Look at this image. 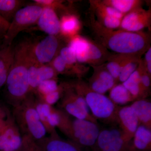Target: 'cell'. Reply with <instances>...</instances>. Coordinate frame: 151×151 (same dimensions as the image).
Masks as SVG:
<instances>
[{
    "label": "cell",
    "instance_id": "obj_37",
    "mask_svg": "<svg viewBox=\"0 0 151 151\" xmlns=\"http://www.w3.org/2000/svg\"><path fill=\"white\" fill-rule=\"evenodd\" d=\"M12 112L5 105L0 103V131L5 126Z\"/></svg>",
    "mask_w": 151,
    "mask_h": 151
},
{
    "label": "cell",
    "instance_id": "obj_7",
    "mask_svg": "<svg viewBox=\"0 0 151 151\" xmlns=\"http://www.w3.org/2000/svg\"><path fill=\"white\" fill-rule=\"evenodd\" d=\"M100 131L97 123L89 120L71 119L65 135L80 147L91 150L96 142Z\"/></svg>",
    "mask_w": 151,
    "mask_h": 151
},
{
    "label": "cell",
    "instance_id": "obj_18",
    "mask_svg": "<svg viewBox=\"0 0 151 151\" xmlns=\"http://www.w3.org/2000/svg\"><path fill=\"white\" fill-rule=\"evenodd\" d=\"M14 53L15 47L12 44L3 46L0 50V88L6 84Z\"/></svg>",
    "mask_w": 151,
    "mask_h": 151
},
{
    "label": "cell",
    "instance_id": "obj_24",
    "mask_svg": "<svg viewBox=\"0 0 151 151\" xmlns=\"http://www.w3.org/2000/svg\"><path fill=\"white\" fill-rule=\"evenodd\" d=\"M80 25L79 20L76 16L65 15L60 20V32L72 37L79 30Z\"/></svg>",
    "mask_w": 151,
    "mask_h": 151
},
{
    "label": "cell",
    "instance_id": "obj_21",
    "mask_svg": "<svg viewBox=\"0 0 151 151\" xmlns=\"http://www.w3.org/2000/svg\"><path fill=\"white\" fill-rule=\"evenodd\" d=\"M68 47L73 51L79 63H87L90 42L78 35L71 37Z\"/></svg>",
    "mask_w": 151,
    "mask_h": 151
},
{
    "label": "cell",
    "instance_id": "obj_33",
    "mask_svg": "<svg viewBox=\"0 0 151 151\" xmlns=\"http://www.w3.org/2000/svg\"><path fill=\"white\" fill-rule=\"evenodd\" d=\"M50 63L58 74L70 75V71L66 63L59 54L56 55Z\"/></svg>",
    "mask_w": 151,
    "mask_h": 151
},
{
    "label": "cell",
    "instance_id": "obj_26",
    "mask_svg": "<svg viewBox=\"0 0 151 151\" xmlns=\"http://www.w3.org/2000/svg\"><path fill=\"white\" fill-rule=\"evenodd\" d=\"M102 2L106 5L116 9L124 15L140 7L142 3L137 0H106Z\"/></svg>",
    "mask_w": 151,
    "mask_h": 151
},
{
    "label": "cell",
    "instance_id": "obj_12",
    "mask_svg": "<svg viewBox=\"0 0 151 151\" xmlns=\"http://www.w3.org/2000/svg\"><path fill=\"white\" fill-rule=\"evenodd\" d=\"M150 11L139 8L124 15L121 21L120 29L131 32H139L150 26Z\"/></svg>",
    "mask_w": 151,
    "mask_h": 151
},
{
    "label": "cell",
    "instance_id": "obj_20",
    "mask_svg": "<svg viewBox=\"0 0 151 151\" xmlns=\"http://www.w3.org/2000/svg\"><path fill=\"white\" fill-rule=\"evenodd\" d=\"M137 117L140 125L151 129V103L150 100L140 99L135 100L130 105Z\"/></svg>",
    "mask_w": 151,
    "mask_h": 151
},
{
    "label": "cell",
    "instance_id": "obj_39",
    "mask_svg": "<svg viewBox=\"0 0 151 151\" xmlns=\"http://www.w3.org/2000/svg\"><path fill=\"white\" fill-rule=\"evenodd\" d=\"M145 63L151 61V47L148 49L145 55Z\"/></svg>",
    "mask_w": 151,
    "mask_h": 151
},
{
    "label": "cell",
    "instance_id": "obj_8",
    "mask_svg": "<svg viewBox=\"0 0 151 151\" xmlns=\"http://www.w3.org/2000/svg\"><path fill=\"white\" fill-rule=\"evenodd\" d=\"M130 140L119 128L111 127L100 130L91 151H128Z\"/></svg>",
    "mask_w": 151,
    "mask_h": 151
},
{
    "label": "cell",
    "instance_id": "obj_36",
    "mask_svg": "<svg viewBox=\"0 0 151 151\" xmlns=\"http://www.w3.org/2000/svg\"><path fill=\"white\" fill-rule=\"evenodd\" d=\"M141 84L144 98H145L147 92L151 85V75L144 68L141 76Z\"/></svg>",
    "mask_w": 151,
    "mask_h": 151
},
{
    "label": "cell",
    "instance_id": "obj_16",
    "mask_svg": "<svg viewBox=\"0 0 151 151\" xmlns=\"http://www.w3.org/2000/svg\"><path fill=\"white\" fill-rule=\"evenodd\" d=\"M37 24L49 35L56 36L60 32V20L55 11L50 8L43 7Z\"/></svg>",
    "mask_w": 151,
    "mask_h": 151
},
{
    "label": "cell",
    "instance_id": "obj_32",
    "mask_svg": "<svg viewBox=\"0 0 151 151\" xmlns=\"http://www.w3.org/2000/svg\"><path fill=\"white\" fill-rule=\"evenodd\" d=\"M96 13L100 21V22H99L104 27L112 30L120 27L122 20L108 16L98 12H96Z\"/></svg>",
    "mask_w": 151,
    "mask_h": 151
},
{
    "label": "cell",
    "instance_id": "obj_3",
    "mask_svg": "<svg viewBox=\"0 0 151 151\" xmlns=\"http://www.w3.org/2000/svg\"><path fill=\"white\" fill-rule=\"evenodd\" d=\"M12 115L20 132L37 141L45 137L46 131L35 105V95L30 93L19 105L13 108Z\"/></svg>",
    "mask_w": 151,
    "mask_h": 151
},
{
    "label": "cell",
    "instance_id": "obj_19",
    "mask_svg": "<svg viewBox=\"0 0 151 151\" xmlns=\"http://www.w3.org/2000/svg\"><path fill=\"white\" fill-rule=\"evenodd\" d=\"M144 63L141 60L139 67L127 80L122 83L135 100L145 99L141 84V76L145 68Z\"/></svg>",
    "mask_w": 151,
    "mask_h": 151
},
{
    "label": "cell",
    "instance_id": "obj_28",
    "mask_svg": "<svg viewBox=\"0 0 151 151\" xmlns=\"http://www.w3.org/2000/svg\"><path fill=\"white\" fill-rule=\"evenodd\" d=\"M141 60L139 56L134 57L123 66L119 75L118 81L123 82L128 79L132 73L137 70Z\"/></svg>",
    "mask_w": 151,
    "mask_h": 151
},
{
    "label": "cell",
    "instance_id": "obj_14",
    "mask_svg": "<svg viewBox=\"0 0 151 151\" xmlns=\"http://www.w3.org/2000/svg\"><path fill=\"white\" fill-rule=\"evenodd\" d=\"M117 124L127 137L132 140L140 125L134 111L131 106L119 107L117 114Z\"/></svg>",
    "mask_w": 151,
    "mask_h": 151
},
{
    "label": "cell",
    "instance_id": "obj_2",
    "mask_svg": "<svg viewBox=\"0 0 151 151\" xmlns=\"http://www.w3.org/2000/svg\"><path fill=\"white\" fill-rule=\"evenodd\" d=\"M31 42L24 41L15 47L13 62L6 82V95L13 108L29 94L28 68Z\"/></svg>",
    "mask_w": 151,
    "mask_h": 151
},
{
    "label": "cell",
    "instance_id": "obj_1",
    "mask_svg": "<svg viewBox=\"0 0 151 151\" xmlns=\"http://www.w3.org/2000/svg\"><path fill=\"white\" fill-rule=\"evenodd\" d=\"M92 28L99 39L111 51L119 55L138 56L150 47V35L146 33L108 29L92 20Z\"/></svg>",
    "mask_w": 151,
    "mask_h": 151
},
{
    "label": "cell",
    "instance_id": "obj_13",
    "mask_svg": "<svg viewBox=\"0 0 151 151\" xmlns=\"http://www.w3.org/2000/svg\"><path fill=\"white\" fill-rule=\"evenodd\" d=\"M36 142L43 151H87L73 141L61 138L56 131Z\"/></svg>",
    "mask_w": 151,
    "mask_h": 151
},
{
    "label": "cell",
    "instance_id": "obj_17",
    "mask_svg": "<svg viewBox=\"0 0 151 151\" xmlns=\"http://www.w3.org/2000/svg\"><path fill=\"white\" fill-rule=\"evenodd\" d=\"M128 151H151V129L143 125H139Z\"/></svg>",
    "mask_w": 151,
    "mask_h": 151
},
{
    "label": "cell",
    "instance_id": "obj_4",
    "mask_svg": "<svg viewBox=\"0 0 151 151\" xmlns=\"http://www.w3.org/2000/svg\"><path fill=\"white\" fill-rule=\"evenodd\" d=\"M70 84L84 97L89 111L96 120L99 119L109 124H117L119 105L113 103L104 94L92 91L85 82L78 81Z\"/></svg>",
    "mask_w": 151,
    "mask_h": 151
},
{
    "label": "cell",
    "instance_id": "obj_10",
    "mask_svg": "<svg viewBox=\"0 0 151 151\" xmlns=\"http://www.w3.org/2000/svg\"><path fill=\"white\" fill-rule=\"evenodd\" d=\"M59 42L56 36L49 35L35 44H31V51L36 60L41 64L50 63L56 56Z\"/></svg>",
    "mask_w": 151,
    "mask_h": 151
},
{
    "label": "cell",
    "instance_id": "obj_9",
    "mask_svg": "<svg viewBox=\"0 0 151 151\" xmlns=\"http://www.w3.org/2000/svg\"><path fill=\"white\" fill-rule=\"evenodd\" d=\"M35 105L47 133L50 134L56 132V128L61 124L65 112L44 103L36 96Z\"/></svg>",
    "mask_w": 151,
    "mask_h": 151
},
{
    "label": "cell",
    "instance_id": "obj_15",
    "mask_svg": "<svg viewBox=\"0 0 151 151\" xmlns=\"http://www.w3.org/2000/svg\"><path fill=\"white\" fill-rule=\"evenodd\" d=\"M116 82L106 69L96 68L87 84L92 91L104 94L115 86Z\"/></svg>",
    "mask_w": 151,
    "mask_h": 151
},
{
    "label": "cell",
    "instance_id": "obj_29",
    "mask_svg": "<svg viewBox=\"0 0 151 151\" xmlns=\"http://www.w3.org/2000/svg\"><path fill=\"white\" fill-rule=\"evenodd\" d=\"M60 85L55 79L45 80L42 82L38 86L35 95L38 98H41L47 94L54 92L59 89Z\"/></svg>",
    "mask_w": 151,
    "mask_h": 151
},
{
    "label": "cell",
    "instance_id": "obj_11",
    "mask_svg": "<svg viewBox=\"0 0 151 151\" xmlns=\"http://www.w3.org/2000/svg\"><path fill=\"white\" fill-rule=\"evenodd\" d=\"M22 143V136L12 113L0 131V151H18Z\"/></svg>",
    "mask_w": 151,
    "mask_h": 151
},
{
    "label": "cell",
    "instance_id": "obj_35",
    "mask_svg": "<svg viewBox=\"0 0 151 151\" xmlns=\"http://www.w3.org/2000/svg\"><path fill=\"white\" fill-rule=\"evenodd\" d=\"M18 151H43L34 139L27 135H22V143Z\"/></svg>",
    "mask_w": 151,
    "mask_h": 151
},
{
    "label": "cell",
    "instance_id": "obj_31",
    "mask_svg": "<svg viewBox=\"0 0 151 151\" xmlns=\"http://www.w3.org/2000/svg\"><path fill=\"white\" fill-rule=\"evenodd\" d=\"M58 74L50 65L41 64L38 69L37 77L39 84L42 81L50 79L57 80Z\"/></svg>",
    "mask_w": 151,
    "mask_h": 151
},
{
    "label": "cell",
    "instance_id": "obj_25",
    "mask_svg": "<svg viewBox=\"0 0 151 151\" xmlns=\"http://www.w3.org/2000/svg\"><path fill=\"white\" fill-rule=\"evenodd\" d=\"M132 55H119L113 58L106 64V69L115 79L118 81L120 73L123 66L134 57Z\"/></svg>",
    "mask_w": 151,
    "mask_h": 151
},
{
    "label": "cell",
    "instance_id": "obj_6",
    "mask_svg": "<svg viewBox=\"0 0 151 151\" xmlns=\"http://www.w3.org/2000/svg\"><path fill=\"white\" fill-rule=\"evenodd\" d=\"M42 9L43 7L36 4L20 9L14 16L4 36L3 46L12 44L14 39L20 32L37 24Z\"/></svg>",
    "mask_w": 151,
    "mask_h": 151
},
{
    "label": "cell",
    "instance_id": "obj_30",
    "mask_svg": "<svg viewBox=\"0 0 151 151\" xmlns=\"http://www.w3.org/2000/svg\"><path fill=\"white\" fill-rule=\"evenodd\" d=\"M105 55L102 47L96 43L90 42L87 63H96L100 62L105 59Z\"/></svg>",
    "mask_w": 151,
    "mask_h": 151
},
{
    "label": "cell",
    "instance_id": "obj_27",
    "mask_svg": "<svg viewBox=\"0 0 151 151\" xmlns=\"http://www.w3.org/2000/svg\"><path fill=\"white\" fill-rule=\"evenodd\" d=\"M60 55L66 63L71 75H76L80 77L82 74L81 68L76 66L78 61L73 51L68 46L63 47L60 50Z\"/></svg>",
    "mask_w": 151,
    "mask_h": 151
},
{
    "label": "cell",
    "instance_id": "obj_38",
    "mask_svg": "<svg viewBox=\"0 0 151 151\" xmlns=\"http://www.w3.org/2000/svg\"><path fill=\"white\" fill-rule=\"evenodd\" d=\"M10 23L0 16V37H4L8 29Z\"/></svg>",
    "mask_w": 151,
    "mask_h": 151
},
{
    "label": "cell",
    "instance_id": "obj_23",
    "mask_svg": "<svg viewBox=\"0 0 151 151\" xmlns=\"http://www.w3.org/2000/svg\"><path fill=\"white\" fill-rule=\"evenodd\" d=\"M109 98L117 105H125L136 100L122 84L113 86L110 90Z\"/></svg>",
    "mask_w": 151,
    "mask_h": 151
},
{
    "label": "cell",
    "instance_id": "obj_5",
    "mask_svg": "<svg viewBox=\"0 0 151 151\" xmlns=\"http://www.w3.org/2000/svg\"><path fill=\"white\" fill-rule=\"evenodd\" d=\"M63 93L59 100L60 109L75 119L89 120L97 123L89 112L84 97L74 89L70 83H64Z\"/></svg>",
    "mask_w": 151,
    "mask_h": 151
},
{
    "label": "cell",
    "instance_id": "obj_34",
    "mask_svg": "<svg viewBox=\"0 0 151 151\" xmlns=\"http://www.w3.org/2000/svg\"><path fill=\"white\" fill-rule=\"evenodd\" d=\"M64 89V83H62L60 84L59 89L56 91L47 94L41 98L37 97L44 103L52 106L55 103H58L59 101L60 97L62 96Z\"/></svg>",
    "mask_w": 151,
    "mask_h": 151
},
{
    "label": "cell",
    "instance_id": "obj_22",
    "mask_svg": "<svg viewBox=\"0 0 151 151\" xmlns=\"http://www.w3.org/2000/svg\"><path fill=\"white\" fill-rule=\"evenodd\" d=\"M24 1L21 0H0V16L10 23Z\"/></svg>",
    "mask_w": 151,
    "mask_h": 151
}]
</instances>
